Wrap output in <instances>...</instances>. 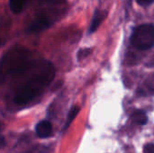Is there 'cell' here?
Segmentation results:
<instances>
[{"label":"cell","instance_id":"9","mask_svg":"<svg viewBox=\"0 0 154 153\" xmlns=\"http://www.w3.org/2000/svg\"><path fill=\"white\" fill-rule=\"evenodd\" d=\"M79 112V106H73L69 112V115H68V117H67V121H66V124L64 125V130L68 129V127L70 125V124L73 122V120L76 118V116L78 115Z\"/></svg>","mask_w":154,"mask_h":153},{"label":"cell","instance_id":"5","mask_svg":"<svg viewBox=\"0 0 154 153\" xmlns=\"http://www.w3.org/2000/svg\"><path fill=\"white\" fill-rule=\"evenodd\" d=\"M36 134L42 139L49 138L52 134V126L51 124L48 121H41L38 123L35 128Z\"/></svg>","mask_w":154,"mask_h":153},{"label":"cell","instance_id":"4","mask_svg":"<svg viewBox=\"0 0 154 153\" xmlns=\"http://www.w3.org/2000/svg\"><path fill=\"white\" fill-rule=\"evenodd\" d=\"M51 25V20L50 17L43 14L41 13L37 14L35 19L31 23V24L28 27V32H38L43 30H46Z\"/></svg>","mask_w":154,"mask_h":153},{"label":"cell","instance_id":"8","mask_svg":"<svg viewBox=\"0 0 154 153\" xmlns=\"http://www.w3.org/2000/svg\"><path fill=\"white\" fill-rule=\"evenodd\" d=\"M27 0H9V7L14 14H19L23 9Z\"/></svg>","mask_w":154,"mask_h":153},{"label":"cell","instance_id":"13","mask_svg":"<svg viewBox=\"0 0 154 153\" xmlns=\"http://www.w3.org/2000/svg\"><path fill=\"white\" fill-rule=\"evenodd\" d=\"M1 143H3V144H5V141H4V139H3V138H2V139L0 140V147L2 146V145H1Z\"/></svg>","mask_w":154,"mask_h":153},{"label":"cell","instance_id":"6","mask_svg":"<svg viewBox=\"0 0 154 153\" xmlns=\"http://www.w3.org/2000/svg\"><path fill=\"white\" fill-rule=\"evenodd\" d=\"M106 16V13L105 11H97L93 16L91 25L89 28V32H94L101 24V23L105 20Z\"/></svg>","mask_w":154,"mask_h":153},{"label":"cell","instance_id":"2","mask_svg":"<svg viewBox=\"0 0 154 153\" xmlns=\"http://www.w3.org/2000/svg\"><path fill=\"white\" fill-rule=\"evenodd\" d=\"M31 51L23 46L13 47L6 51L0 60V84L21 70L31 60Z\"/></svg>","mask_w":154,"mask_h":153},{"label":"cell","instance_id":"10","mask_svg":"<svg viewBox=\"0 0 154 153\" xmlns=\"http://www.w3.org/2000/svg\"><path fill=\"white\" fill-rule=\"evenodd\" d=\"M90 53V50L89 49H85V50H80L78 53V58L79 60H81L82 58H85L86 56H88Z\"/></svg>","mask_w":154,"mask_h":153},{"label":"cell","instance_id":"3","mask_svg":"<svg viewBox=\"0 0 154 153\" xmlns=\"http://www.w3.org/2000/svg\"><path fill=\"white\" fill-rule=\"evenodd\" d=\"M131 44L140 50L152 48L154 46V24L144 23L137 26L131 36Z\"/></svg>","mask_w":154,"mask_h":153},{"label":"cell","instance_id":"12","mask_svg":"<svg viewBox=\"0 0 154 153\" xmlns=\"http://www.w3.org/2000/svg\"><path fill=\"white\" fill-rule=\"evenodd\" d=\"M136 2L141 5H149L154 3V0H136Z\"/></svg>","mask_w":154,"mask_h":153},{"label":"cell","instance_id":"11","mask_svg":"<svg viewBox=\"0 0 154 153\" xmlns=\"http://www.w3.org/2000/svg\"><path fill=\"white\" fill-rule=\"evenodd\" d=\"M143 153H154V144L148 143L143 147Z\"/></svg>","mask_w":154,"mask_h":153},{"label":"cell","instance_id":"7","mask_svg":"<svg viewBox=\"0 0 154 153\" xmlns=\"http://www.w3.org/2000/svg\"><path fill=\"white\" fill-rule=\"evenodd\" d=\"M133 122L138 125H144L147 124L148 122V118H147V115L146 114L142 111V110H136L134 111L133 114H132V116H131Z\"/></svg>","mask_w":154,"mask_h":153},{"label":"cell","instance_id":"1","mask_svg":"<svg viewBox=\"0 0 154 153\" xmlns=\"http://www.w3.org/2000/svg\"><path fill=\"white\" fill-rule=\"evenodd\" d=\"M16 88L14 102L24 105L40 95L53 80L55 69L51 62L46 60H30L14 75Z\"/></svg>","mask_w":154,"mask_h":153}]
</instances>
